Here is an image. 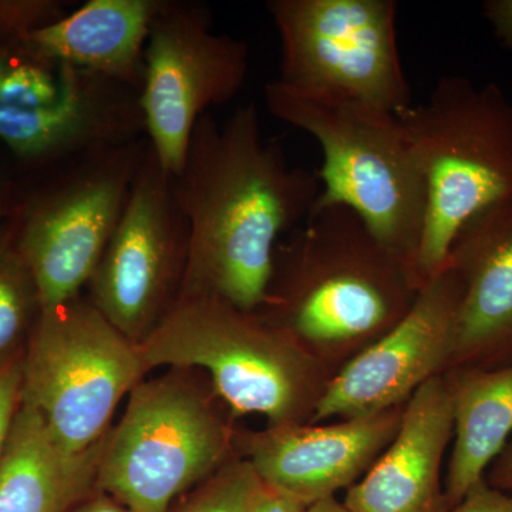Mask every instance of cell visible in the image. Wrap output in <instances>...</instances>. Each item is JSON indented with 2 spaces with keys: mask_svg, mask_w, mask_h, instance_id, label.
<instances>
[{
  "mask_svg": "<svg viewBox=\"0 0 512 512\" xmlns=\"http://www.w3.org/2000/svg\"><path fill=\"white\" fill-rule=\"evenodd\" d=\"M174 191L190 227L181 296L212 295L255 312L279 242L311 214L318 174L292 165L265 137L254 103L195 124Z\"/></svg>",
  "mask_w": 512,
  "mask_h": 512,
  "instance_id": "obj_1",
  "label": "cell"
},
{
  "mask_svg": "<svg viewBox=\"0 0 512 512\" xmlns=\"http://www.w3.org/2000/svg\"><path fill=\"white\" fill-rule=\"evenodd\" d=\"M419 291L409 268L355 211L326 205L313 207L279 242L265 302L255 312L329 369L330 360L343 366L382 338Z\"/></svg>",
  "mask_w": 512,
  "mask_h": 512,
  "instance_id": "obj_2",
  "label": "cell"
},
{
  "mask_svg": "<svg viewBox=\"0 0 512 512\" xmlns=\"http://www.w3.org/2000/svg\"><path fill=\"white\" fill-rule=\"evenodd\" d=\"M148 372L201 367L235 416L269 427L311 423L329 369L288 330L212 295L181 296L138 343Z\"/></svg>",
  "mask_w": 512,
  "mask_h": 512,
  "instance_id": "obj_3",
  "label": "cell"
},
{
  "mask_svg": "<svg viewBox=\"0 0 512 512\" xmlns=\"http://www.w3.org/2000/svg\"><path fill=\"white\" fill-rule=\"evenodd\" d=\"M426 181V221L414 276L419 289L447 265L458 232L512 200V103L494 83L443 76L429 99L397 114Z\"/></svg>",
  "mask_w": 512,
  "mask_h": 512,
  "instance_id": "obj_4",
  "label": "cell"
},
{
  "mask_svg": "<svg viewBox=\"0 0 512 512\" xmlns=\"http://www.w3.org/2000/svg\"><path fill=\"white\" fill-rule=\"evenodd\" d=\"M265 104L272 116L311 134L322 147L315 207L355 211L416 281L426 181L397 114L362 101L296 92L276 79L265 86Z\"/></svg>",
  "mask_w": 512,
  "mask_h": 512,
  "instance_id": "obj_5",
  "label": "cell"
},
{
  "mask_svg": "<svg viewBox=\"0 0 512 512\" xmlns=\"http://www.w3.org/2000/svg\"><path fill=\"white\" fill-rule=\"evenodd\" d=\"M141 380L104 437L96 488L131 512H167L229 458L227 426L190 377Z\"/></svg>",
  "mask_w": 512,
  "mask_h": 512,
  "instance_id": "obj_6",
  "label": "cell"
},
{
  "mask_svg": "<svg viewBox=\"0 0 512 512\" xmlns=\"http://www.w3.org/2000/svg\"><path fill=\"white\" fill-rule=\"evenodd\" d=\"M148 372L131 342L82 295L40 311L23 352L22 402L72 453L109 433L114 410Z\"/></svg>",
  "mask_w": 512,
  "mask_h": 512,
  "instance_id": "obj_7",
  "label": "cell"
},
{
  "mask_svg": "<svg viewBox=\"0 0 512 512\" xmlns=\"http://www.w3.org/2000/svg\"><path fill=\"white\" fill-rule=\"evenodd\" d=\"M266 9L281 42L279 83L394 114L413 106L394 0H271Z\"/></svg>",
  "mask_w": 512,
  "mask_h": 512,
  "instance_id": "obj_8",
  "label": "cell"
},
{
  "mask_svg": "<svg viewBox=\"0 0 512 512\" xmlns=\"http://www.w3.org/2000/svg\"><path fill=\"white\" fill-rule=\"evenodd\" d=\"M147 146V138H140L79 158L13 221V239L35 281L40 311L72 301L89 285Z\"/></svg>",
  "mask_w": 512,
  "mask_h": 512,
  "instance_id": "obj_9",
  "label": "cell"
},
{
  "mask_svg": "<svg viewBox=\"0 0 512 512\" xmlns=\"http://www.w3.org/2000/svg\"><path fill=\"white\" fill-rule=\"evenodd\" d=\"M188 251L190 227L173 175L148 144L119 224L87 285L89 299L114 328L140 343L180 299Z\"/></svg>",
  "mask_w": 512,
  "mask_h": 512,
  "instance_id": "obj_10",
  "label": "cell"
},
{
  "mask_svg": "<svg viewBox=\"0 0 512 512\" xmlns=\"http://www.w3.org/2000/svg\"><path fill=\"white\" fill-rule=\"evenodd\" d=\"M249 63L247 42L215 32L207 8L161 2L144 53L140 104L148 144L167 173L183 168L198 120L241 92Z\"/></svg>",
  "mask_w": 512,
  "mask_h": 512,
  "instance_id": "obj_11",
  "label": "cell"
},
{
  "mask_svg": "<svg viewBox=\"0 0 512 512\" xmlns=\"http://www.w3.org/2000/svg\"><path fill=\"white\" fill-rule=\"evenodd\" d=\"M460 298V278L447 262L392 329L333 373L309 424L402 407L424 383L446 373Z\"/></svg>",
  "mask_w": 512,
  "mask_h": 512,
  "instance_id": "obj_12",
  "label": "cell"
},
{
  "mask_svg": "<svg viewBox=\"0 0 512 512\" xmlns=\"http://www.w3.org/2000/svg\"><path fill=\"white\" fill-rule=\"evenodd\" d=\"M404 406L329 426L268 427L245 439L244 458L262 483L311 507L365 476L399 431Z\"/></svg>",
  "mask_w": 512,
  "mask_h": 512,
  "instance_id": "obj_13",
  "label": "cell"
},
{
  "mask_svg": "<svg viewBox=\"0 0 512 512\" xmlns=\"http://www.w3.org/2000/svg\"><path fill=\"white\" fill-rule=\"evenodd\" d=\"M143 134L137 90L69 63L59 92L40 106L0 103V141L22 160L76 161Z\"/></svg>",
  "mask_w": 512,
  "mask_h": 512,
  "instance_id": "obj_14",
  "label": "cell"
},
{
  "mask_svg": "<svg viewBox=\"0 0 512 512\" xmlns=\"http://www.w3.org/2000/svg\"><path fill=\"white\" fill-rule=\"evenodd\" d=\"M448 264L461 281L448 370L512 363V200L461 228ZM444 375V373H443Z\"/></svg>",
  "mask_w": 512,
  "mask_h": 512,
  "instance_id": "obj_15",
  "label": "cell"
},
{
  "mask_svg": "<svg viewBox=\"0 0 512 512\" xmlns=\"http://www.w3.org/2000/svg\"><path fill=\"white\" fill-rule=\"evenodd\" d=\"M453 431L446 379L433 377L410 397L392 443L343 503L352 512H446L441 467Z\"/></svg>",
  "mask_w": 512,
  "mask_h": 512,
  "instance_id": "obj_16",
  "label": "cell"
},
{
  "mask_svg": "<svg viewBox=\"0 0 512 512\" xmlns=\"http://www.w3.org/2000/svg\"><path fill=\"white\" fill-rule=\"evenodd\" d=\"M163 0H89L19 42L141 92L151 23Z\"/></svg>",
  "mask_w": 512,
  "mask_h": 512,
  "instance_id": "obj_17",
  "label": "cell"
},
{
  "mask_svg": "<svg viewBox=\"0 0 512 512\" xmlns=\"http://www.w3.org/2000/svg\"><path fill=\"white\" fill-rule=\"evenodd\" d=\"M103 444L66 450L40 413L22 402L0 460V512L72 511L96 488Z\"/></svg>",
  "mask_w": 512,
  "mask_h": 512,
  "instance_id": "obj_18",
  "label": "cell"
},
{
  "mask_svg": "<svg viewBox=\"0 0 512 512\" xmlns=\"http://www.w3.org/2000/svg\"><path fill=\"white\" fill-rule=\"evenodd\" d=\"M453 402V450L446 478L448 508L478 484L512 436V363L444 373Z\"/></svg>",
  "mask_w": 512,
  "mask_h": 512,
  "instance_id": "obj_19",
  "label": "cell"
},
{
  "mask_svg": "<svg viewBox=\"0 0 512 512\" xmlns=\"http://www.w3.org/2000/svg\"><path fill=\"white\" fill-rule=\"evenodd\" d=\"M39 312L35 281L16 248L10 227L0 232V355L18 348Z\"/></svg>",
  "mask_w": 512,
  "mask_h": 512,
  "instance_id": "obj_20",
  "label": "cell"
},
{
  "mask_svg": "<svg viewBox=\"0 0 512 512\" xmlns=\"http://www.w3.org/2000/svg\"><path fill=\"white\" fill-rule=\"evenodd\" d=\"M259 477L245 458H231L167 512H247Z\"/></svg>",
  "mask_w": 512,
  "mask_h": 512,
  "instance_id": "obj_21",
  "label": "cell"
},
{
  "mask_svg": "<svg viewBox=\"0 0 512 512\" xmlns=\"http://www.w3.org/2000/svg\"><path fill=\"white\" fill-rule=\"evenodd\" d=\"M64 15L53 0H0V37L18 42Z\"/></svg>",
  "mask_w": 512,
  "mask_h": 512,
  "instance_id": "obj_22",
  "label": "cell"
},
{
  "mask_svg": "<svg viewBox=\"0 0 512 512\" xmlns=\"http://www.w3.org/2000/svg\"><path fill=\"white\" fill-rule=\"evenodd\" d=\"M23 353L18 350L0 355V460L8 444L13 421L22 404Z\"/></svg>",
  "mask_w": 512,
  "mask_h": 512,
  "instance_id": "obj_23",
  "label": "cell"
},
{
  "mask_svg": "<svg viewBox=\"0 0 512 512\" xmlns=\"http://www.w3.org/2000/svg\"><path fill=\"white\" fill-rule=\"evenodd\" d=\"M446 512H512V494L503 493L484 480Z\"/></svg>",
  "mask_w": 512,
  "mask_h": 512,
  "instance_id": "obj_24",
  "label": "cell"
},
{
  "mask_svg": "<svg viewBox=\"0 0 512 512\" xmlns=\"http://www.w3.org/2000/svg\"><path fill=\"white\" fill-rule=\"evenodd\" d=\"M308 508L291 495L282 493L259 480L247 512H308Z\"/></svg>",
  "mask_w": 512,
  "mask_h": 512,
  "instance_id": "obj_25",
  "label": "cell"
},
{
  "mask_svg": "<svg viewBox=\"0 0 512 512\" xmlns=\"http://www.w3.org/2000/svg\"><path fill=\"white\" fill-rule=\"evenodd\" d=\"M483 10L498 42L512 50V0H488Z\"/></svg>",
  "mask_w": 512,
  "mask_h": 512,
  "instance_id": "obj_26",
  "label": "cell"
},
{
  "mask_svg": "<svg viewBox=\"0 0 512 512\" xmlns=\"http://www.w3.org/2000/svg\"><path fill=\"white\" fill-rule=\"evenodd\" d=\"M485 483L503 493L512 494V437L488 468Z\"/></svg>",
  "mask_w": 512,
  "mask_h": 512,
  "instance_id": "obj_27",
  "label": "cell"
},
{
  "mask_svg": "<svg viewBox=\"0 0 512 512\" xmlns=\"http://www.w3.org/2000/svg\"><path fill=\"white\" fill-rule=\"evenodd\" d=\"M70 512H131L128 508L120 504L119 501L111 498L110 495L97 493L96 495L90 494L86 500L82 501L77 507H74Z\"/></svg>",
  "mask_w": 512,
  "mask_h": 512,
  "instance_id": "obj_28",
  "label": "cell"
},
{
  "mask_svg": "<svg viewBox=\"0 0 512 512\" xmlns=\"http://www.w3.org/2000/svg\"><path fill=\"white\" fill-rule=\"evenodd\" d=\"M308 512H352L345 503H340L335 497L325 498L318 503L312 504Z\"/></svg>",
  "mask_w": 512,
  "mask_h": 512,
  "instance_id": "obj_29",
  "label": "cell"
},
{
  "mask_svg": "<svg viewBox=\"0 0 512 512\" xmlns=\"http://www.w3.org/2000/svg\"><path fill=\"white\" fill-rule=\"evenodd\" d=\"M3 215H5V205H3L2 197H0V221H2Z\"/></svg>",
  "mask_w": 512,
  "mask_h": 512,
  "instance_id": "obj_30",
  "label": "cell"
}]
</instances>
